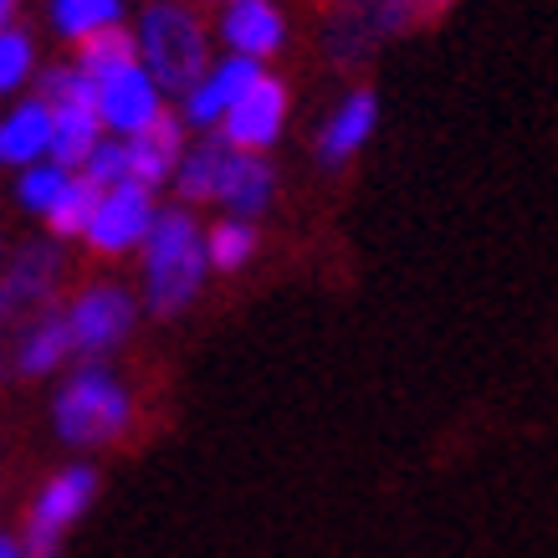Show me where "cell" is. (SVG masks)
<instances>
[{
	"label": "cell",
	"mask_w": 558,
	"mask_h": 558,
	"mask_svg": "<svg viewBox=\"0 0 558 558\" xmlns=\"http://www.w3.org/2000/svg\"><path fill=\"white\" fill-rule=\"evenodd\" d=\"M185 154H190L185 149V123H180V113L165 108V119L154 123V129H144V134L129 138V174H134V185L159 190L180 174Z\"/></svg>",
	"instance_id": "8fae6325"
},
{
	"label": "cell",
	"mask_w": 558,
	"mask_h": 558,
	"mask_svg": "<svg viewBox=\"0 0 558 558\" xmlns=\"http://www.w3.org/2000/svg\"><path fill=\"white\" fill-rule=\"evenodd\" d=\"M262 77H267L262 62H252V57H226V62L210 68V77L185 98V119L195 123V129H216V123L231 119V108H236Z\"/></svg>",
	"instance_id": "30bf717a"
},
{
	"label": "cell",
	"mask_w": 558,
	"mask_h": 558,
	"mask_svg": "<svg viewBox=\"0 0 558 558\" xmlns=\"http://www.w3.org/2000/svg\"><path fill=\"white\" fill-rule=\"evenodd\" d=\"M68 185H72V170H62V165H32V170H21V180H16V195H21V205L32 210V216H51L57 210V201L68 195Z\"/></svg>",
	"instance_id": "7402d4cb"
},
{
	"label": "cell",
	"mask_w": 558,
	"mask_h": 558,
	"mask_svg": "<svg viewBox=\"0 0 558 558\" xmlns=\"http://www.w3.org/2000/svg\"><path fill=\"white\" fill-rule=\"evenodd\" d=\"M210 271V252H205L201 226L190 220V210H159L154 236L144 246V303L154 318H174L185 313L205 288Z\"/></svg>",
	"instance_id": "6da1fadb"
},
{
	"label": "cell",
	"mask_w": 558,
	"mask_h": 558,
	"mask_svg": "<svg viewBox=\"0 0 558 558\" xmlns=\"http://www.w3.org/2000/svg\"><path fill=\"white\" fill-rule=\"evenodd\" d=\"M451 11V0H421V26H430V21H440Z\"/></svg>",
	"instance_id": "d4e9b609"
},
{
	"label": "cell",
	"mask_w": 558,
	"mask_h": 558,
	"mask_svg": "<svg viewBox=\"0 0 558 558\" xmlns=\"http://www.w3.org/2000/svg\"><path fill=\"white\" fill-rule=\"evenodd\" d=\"M236 165H241V149L231 144L226 134H210L205 144L185 154V165L174 174V190H180V201H216L226 205L231 195V180H236Z\"/></svg>",
	"instance_id": "7c38bea8"
},
{
	"label": "cell",
	"mask_w": 558,
	"mask_h": 558,
	"mask_svg": "<svg viewBox=\"0 0 558 558\" xmlns=\"http://www.w3.org/2000/svg\"><path fill=\"white\" fill-rule=\"evenodd\" d=\"M220 36L231 41L236 57H252V62H267L271 51L282 47V11L271 5V0H236L226 16H220Z\"/></svg>",
	"instance_id": "2e32d148"
},
{
	"label": "cell",
	"mask_w": 558,
	"mask_h": 558,
	"mask_svg": "<svg viewBox=\"0 0 558 558\" xmlns=\"http://www.w3.org/2000/svg\"><path fill=\"white\" fill-rule=\"evenodd\" d=\"M0 558H26V543L5 533V538H0Z\"/></svg>",
	"instance_id": "484cf974"
},
{
	"label": "cell",
	"mask_w": 558,
	"mask_h": 558,
	"mask_svg": "<svg viewBox=\"0 0 558 558\" xmlns=\"http://www.w3.org/2000/svg\"><path fill=\"white\" fill-rule=\"evenodd\" d=\"M138 51L144 68L165 93L190 98L195 87L210 77V41H205L201 16L180 5V0H154L138 16Z\"/></svg>",
	"instance_id": "7a4b0ae2"
},
{
	"label": "cell",
	"mask_w": 558,
	"mask_h": 558,
	"mask_svg": "<svg viewBox=\"0 0 558 558\" xmlns=\"http://www.w3.org/2000/svg\"><path fill=\"white\" fill-rule=\"evenodd\" d=\"M154 220H159V210H154L149 190L119 185V190H108V201H102L98 220L87 231V246L102 256H123V252H134V246H149Z\"/></svg>",
	"instance_id": "52a82bcc"
},
{
	"label": "cell",
	"mask_w": 558,
	"mask_h": 558,
	"mask_svg": "<svg viewBox=\"0 0 558 558\" xmlns=\"http://www.w3.org/2000/svg\"><path fill=\"white\" fill-rule=\"evenodd\" d=\"M26 77H32V36L21 26H5L0 32V93H16Z\"/></svg>",
	"instance_id": "603a6c76"
},
{
	"label": "cell",
	"mask_w": 558,
	"mask_h": 558,
	"mask_svg": "<svg viewBox=\"0 0 558 558\" xmlns=\"http://www.w3.org/2000/svg\"><path fill=\"white\" fill-rule=\"evenodd\" d=\"M51 144H57V119H51V108L41 98L16 102L0 123V159L5 165L32 170V165H41V154L51 159Z\"/></svg>",
	"instance_id": "9a60e30c"
},
{
	"label": "cell",
	"mask_w": 558,
	"mask_h": 558,
	"mask_svg": "<svg viewBox=\"0 0 558 558\" xmlns=\"http://www.w3.org/2000/svg\"><path fill=\"white\" fill-rule=\"evenodd\" d=\"M374 119H379V108H374V93H369V87L349 93V98L333 108V119L318 129V159H323V165H328V170L349 165V159H354V154L369 144Z\"/></svg>",
	"instance_id": "5bb4252c"
},
{
	"label": "cell",
	"mask_w": 558,
	"mask_h": 558,
	"mask_svg": "<svg viewBox=\"0 0 558 558\" xmlns=\"http://www.w3.org/2000/svg\"><path fill=\"white\" fill-rule=\"evenodd\" d=\"M138 307L134 298L113 282H98V288H83L77 298L68 303V323H72V343H77V354H87V364H98L102 354H113L123 339H129V328H134Z\"/></svg>",
	"instance_id": "8992f818"
},
{
	"label": "cell",
	"mask_w": 558,
	"mask_h": 558,
	"mask_svg": "<svg viewBox=\"0 0 558 558\" xmlns=\"http://www.w3.org/2000/svg\"><path fill=\"white\" fill-rule=\"evenodd\" d=\"M87 180H98L102 190H119V185H134V174H129V138H102L98 154L87 159Z\"/></svg>",
	"instance_id": "cb8c5ba5"
},
{
	"label": "cell",
	"mask_w": 558,
	"mask_h": 558,
	"mask_svg": "<svg viewBox=\"0 0 558 558\" xmlns=\"http://www.w3.org/2000/svg\"><path fill=\"white\" fill-rule=\"evenodd\" d=\"M262 236H256V220H236L226 216L205 231V252H210V267L216 271H241L256 256Z\"/></svg>",
	"instance_id": "44dd1931"
},
{
	"label": "cell",
	"mask_w": 558,
	"mask_h": 558,
	"mask_svg": "<svg viewBox=\"0 0 558 558\" xmlns=\"http://www.w3.org/2000/svg\"><path fill=\"white\" fill-rule=\"evenodd\" d=\"M77 68L93 83H108V77L138 68V36H129L123 26H108V32L87 36V41H77Z\"/></svg>",
	"instance_id": "ac0fdd59"
},
{
	"label": "cell",
	"mask_w": 558,
	"mask_h": 558,
	"mask_svg": "<svg viewBox=\"0 0 558 558\" xmlns=\"http://www.w3.org/2000/svg\"><path fill=\"white\" fill-rule=\"evenodd\" d=\"M288 123V87L277 77H262V83L246 93V98L231 108V119L220 123V134L231 138L241 154H267Z\"/></svg>",
	"instance_id": "ba28073f"
},
{
	"label": "cell",
	"mask_w": 558,
	"mask_h": 558,
	"mask_svg": "<svg viewBox=\"0 0 558 558\" xmlns=\"http://www.w3.org/2000/svg\"><path fill=\"white\" fill-rule=\"evenodd\" d=\"M102 201H108V190H102L98 180H87V174H72L68 195H62V201H57V210L47 216L51 241H72V236L87 241V231H93V220H98Z\"/></svg>",
	"instance_id": "e0dca14e"
},
{
	"label": "cell",
	"mask_w": 558,
	"mask_h": 558,
	"mask_svg": "<svg viewBox=\"0 0 558 558\" xmlns=\"http://www.w3.org/2000/svg\"><path fill=\"white\" fill-rule=\"evenodd\" d=\"M51 421H57V436L68 446H113L134 425V400L102 364H83L57 389Z\"/></svg>",
	"instance_id": "3957f363"
},
{
	"label": "cell",
	"mask_w": 558,
	"mask_h": 558,
	"mask_svg": "<svg viewBox=\"0 0 558 558\" xmlns=\"http://www.w3.org/2000/svg\"><path fill=\"white\" fill-rule=\"evenodd\" d=\"M93 497H98V472L93 466H62V472L51 476L47 487L36 492L32 512H26V558H57L62 554V538H68V527L93 508Z\"/></svg>",
	"instance_id": "277c9868"
},
{
	"label": "cell",
	"mask_w": 558,
	"mask_h": 558,
	"mask_svg": "<svg viewBox=\"0 0 558 558\" xmlns=\"http://www.w3.org/2000/svg\"><path fill=\"white\" fill-rule=\"evenodd\" d=\"M123 0H51V26L68 41H87V36L119 26Z\"/></svg>",
	"instance_id": "ffe728a7"
},
{
	"label": "cell",
	"mask_w": 558,
	"mask_h": 558,
	"mask_svg": "<svg viewBox=\"0 0 558 558\" xmlns=\"http://www.w3.org/2000/svg\"><path fill=\"white\" fill-rule=\"evenodd\" d=\"M271 185H277V174H271L267 154H241L231 195H226V210L236 220H262V210L271 205Z\"/></svg>",
	"instance_id": "d6986e66"
},
{
	"label": "cell",
	"mask_w": 558,
	"mask_h": 558,
	"mask_svg": "<svg viewBox=\"0 0 558 558\" xmlns=\"http://www.w3.org/2000/svg\"><path fill=\"white\" fill-rule=\"evenodd\" d=\"M57 288H62V252H57V241H26L5 262L0 313H5V323H16V328L41 318V313H57Z\"/></svg>",
	"instance_id": "5b68a950"
},
{
	"label": "cell",
	"mask_w": 558,
	"mask_h": 558,
	"mask_svg": "<svg viewBox=\"0 0 558 558\" xmlns=\"http://www.w3.org/2000/svg\"><path fill=\"white\" fill-rule=\"evenodd\" d=\"M0 16H5V26H11V16H16V0H0Z\"/></svg>",
	"instance_id": "4316f807"
},
{
	"label": "cell",
	"mask_w": 558,
	"mask_h": 558,
	"mask_svg": "<svg viewBox=\"0 0 558 558\" xmlns=\"http://www.w3.org/2000/svg\"><path fill=\"white\" fill-rule=\"evenodd\" d=\"M231 5H236V0H231Z\"/></svg>",
	"instance_id": "83f0119b"
},
{
	"label": "cell",
	"mask_w": 558,
	"mask_h": 558,
	"mask_svg": "<svg viewBox=\"0 0 558 558\" xmlns=\"http://www.w3.org/2000/svg\"><path fill=\"white\" fill-rule=\"evenodd\" d=\"M102 87V123L113 129V134H123V138H134V134H144V129H154V123L165 119V102H159V93L165 87L149 77V68H129V72H119V77H108V83H98Z\"/></svg>",
	"instance_id": "9c48e42d"
},
{
	"label": "cell",
	"mask_w": 558,
	"mask_h": 558,
	"mask_svg": "<svg viewBox=\"0 0 558 558\" xmlns=\"http://www.w3.org/2000/svg\"><path fill=\"white\" fill-rule=\"evenodd\" d=\"M72 349H77V343H72L68 307H57V313H41V318H32V323H21L16 328V343H11V369H16L21 379H41V374L62 369Z\"/></svg>",
	"instance_id": "4fadbf2b"
}]
</instances>
